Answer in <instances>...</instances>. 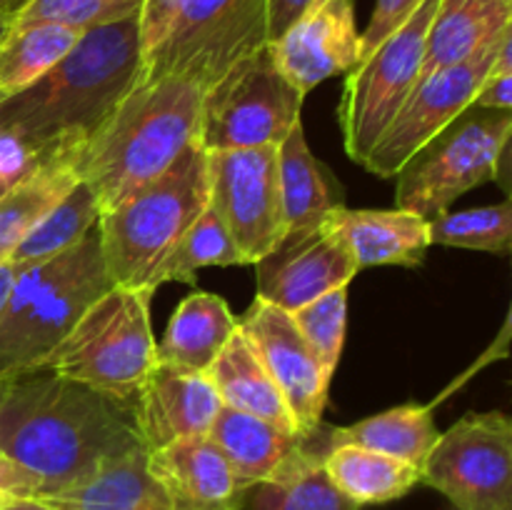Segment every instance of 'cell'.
<instances>
[{"label": "cell", "mask_w": 512, "mask_h": 510, "mask_svg": "<svg viewBox=\"0 0 512 510\" xmlns=\"http://www.w3.org/2000/svg\"><path fill=\"white\" fill-rule=\"evenodd\" d=\"M280 195H283L285 233L313 228L345 205L338 178L318 160L305 140L303 123L278 145Z\"/></svg>", "instance_id": "cell-24"}, {"label": "cell", "mask_w": 512, "mask_h": 510, "mask_svg": "<svg viewBox=\"0 0 512 510\" xmlns=\"http://www.w3.org/2000/svg\"><path fill=\"white\" fill-rule=\"evenodd\" d=\"M98 218V198L83 180H78L73 190L33 225V230L20 240L8 260L18 268L45 263V260L78 245L85 235L93 233L98 228Z\"/></svg>", "instance_id": "cell-30"}, {"label": "cell", "mask_w": 512, "mask_h": 510, "mask_svg": "<svg viewBox=\"0 0 512 510\" xmlns=\"http://www.w3.org/2000/svg\"><path fill=\"white\" fill-rule=\"evenodd\" d=\"M113 285L98 228L65 253L18 268L0 315V375L33 368Z\"/></svg>", "instance_id": "cell-5"}, {"label": "cell", "mask_w": 512, "mask_h": 510, "mask_svg": "<svg viewBox=\"0 0 512 510\" xmlns=\"http://www.w3.org/2000/svg\"><path fill=\"white\" fill-rule=\"evenodd\" d=\"M78 155L60 153L35 163L0 195V263L13 255L33 225L78 183Z\"/></svg>", "instance_id": "cell-26"}, {"label": "cell", "mask_w": 512, "mask_h": 510, "mask_svg": "<svg viewBox=\"0 0 512 510\" xmlns=\"http://www.w3.org/2000/svg\"><path fill=\"white\" fill-rule=\"evenodd\" d=\"M148 468L180 510H243L248 490L208 435L148 450Z\"/></svg>", "instance_id": "cell-18"}, {"label": "cell", "mask_w": 512, "mask_h": 510, "mask_svg": "<svg viewBox=\"0 0 512 510\" xmlns=\"http://www.w3.org/2000/svg\"><path fill=\"white\" fill-rule=\"evenodd\" d=\"M0 510H50V508L40 498H15L13 503H8Z\"/></svg>", "instance_id": "cell-41"}, {"label": "cell", "mask_w": 512, "mask_h": 510, "mask_svg": "<svg viewBox=\"0 0 512 510\" xmlns=\"http://www.w3.org/2000/svg\"><path fill=\"white\" fill-rule=\"evenodd\" d=\"M512 115L470 105L395 175V208L438 218L478 185L498 180L508 193Z\"/></svg>", "instance_id": "cell-7"}, {"label": "cell", "mask_w": 512, "mask_h": 510, "mask_svg": "<svg viewBox=\"0 0 512 510\" xmlns=\"http://www.w3.org/2000/svg\"><path fill=\"white\" fill-rule=\"evenodd\" d=\"M255 273L258 298L293 313L330 290L348 288L360 270L328 218L313 228L285 233L283 240L255 263Z\"/></svg>", "instance_id": "cell-15"}, {"label": "cell", "mask_w": 512, "mask_h": 510, "mask_svg": "<svg viewBox=\"0 0 512 510\" xmlns=\"http://www.w3.org/2000/svg\"><path fill=\"white\" fill-rule=\"evenodd\" d=\"M318 0H268V40L273 43L275 38L285 33L310 5Z\"/></svg>", "instance_id": "cell-39"}, {"label": "cell", "mask_w": 512, "mask_h": 510, "mask_svg": "<svg viewBox=\"0 0 512 510\" xmlns=\"http://www.w3.org/2000/svg\"><path fill=\"white\" fill-rule=\"evenodd\" d=\"M208 438L223 453L245 488H253L280 473L305 445V438L300 435L228 405L215 415Z\"/></svg>", "instance_id": "cell-22"}, {"label": "cell", "mask_w": 512, "mask_h": 510, "mask_svg": "<svg viewBox=\"0 0 512 510\" xmlns=\"http://www.w3.org/2000/svg\"><path fill=\"white\" fill-rule=\"evenodd\" d=\"M238 325L253 343L273 383L278 385L298 433L310 438L323 425L333 378L325 373L320 360L305 343L293 315L255 295Z\"/></svg>", "instance_id": "cell-14"}, {"label": "cell", "mask_w": 512, "mask_h": 510, "mask_svg": "<svg viewBox=\"0 0 512 510\" xmlns=\"http://www.w3.org/2000/svg\"><path fill=\"white\" fill-rule=\"evenodd\" d=\"M420 483L458 510H512V423L500 410L465 413L438 435Z\"/></svg>", "instance_id": "cell-11"}, {"label": "cell", "mask_w": 512, "mask_h": 510, "mask_svg": "<svg viewBox=\"0 0 512 510\" xmlns=\"http://www.w3.org/2000/svg\"><path fill=\"white\" fill-rule=\"evenodd\" d=\"M153 295L148 288L113 285L30 370H48L118 400H135L155 365Z\"/></svg>", "instance_id": "cell-6"}, {"label": "cell", "mask_w": 512, "mask_h": 510, "mask_svg": "<svg viewBox=\"0 0 512 510\" xmlns=\"http://www.w3.org/2000/svg\"><path fill=\"white\" fill-rule=\"evenodd\" d=\"M440 0H425L405 25L345 73L338 120L350 160L363 165L380 135L413 95L423 68L425 40Z\"/></svg>", "instance_id": "cell-10"}, {"label": "cell", "mask_w": 512, "mask_h": 510, "mask_svg": "<svg viewBox=\"0 0 512 510\" xmlns=\"http://www.w3.org/2000/svg\"><path fill=\"white\" fill-rule=\"evenodd\" d=\"M145 448L135 400H118L48 370L10 375L0 395V455L28 470L40 498Z\"/></svg>", "instance_id": "cell-1"}, {"label": "cell", "mask_w": 512, "mask_h": 510, "mask_svg": "<svg viewBox=\"0 0 512 510\" xmlns=\"http://www.w3.org/2000/svg\"><path fill=\"white\" fill-rule=\"evenodd\" d=\"M508 30H512V0H440L425 40L420 80L465 63Z\"/></svg>", "instance_id": "cell-20"}, {"label": "cell", "mask_w": 512, "mask_h": 510, "mask_svg": "<svg viewBox=\"0 0 512 510\" xmlns=\"http://www.w3.org/2000/svg\"><path fill=\"white\" fill-rule=\"evenodd\" d=\"M323 470L358 508L393 503L420 485V468L360 445H330L323 453Z\"/></svg>", "instance_id": "cell-28"}, {"label": "cell", "mask_w": 512, "mask_h": 510, "mask_svg": "<svg viewBox=\"0 0 512 510\" xmlns=\"http://www.w3.org/2000/svg\"><path fill=\"white\" fill-rule=\"evenodd\" d=\"M13 183H15V180H10V178H0V195H3L5 190H8L10 185H13Z\"/></svg>", "instance_id": "cell-44"}, {"label": "cell", "mask_w": 512, "mask_h": 510, "mask_svg": "<svg viewBox=\"0 0 512 510\" xmlns=\"http://www.w3.org/2000/svg\"><path fill=\"white\" fill-rule=\"evenodd\" d=\"M510 85H512V33L505 35L503 43H500L493 65H490L488 75H485L478 93H475L473 108L503 110V113H510L512 108Z\"/></svg>", "instance_id": "cell-36"}, {"label": "cell", "mask_w": 512, "mask_h": 510, "mask_svg": "<svg viewBox=\"0 0 512 510\" xmlns=\"http://www.w3.org/2000/svg\"><path fill=\"white\" fill-rule=\"evenodd\" d=\"M43 500L50 510H180L148 468V448L103 465L85 480Z\"/></svg>", "instance_id": "cell-21"}, {"label": "cell", "mask_w": 512, "mask_h": 510, "mask_svg": "<svg viewBox=\"0 0 512 510\" xmlns=\"http://www.w3.org/2000/svg\"><path fill=\"white\" fill-rule=\"evenodd\" d=\"M208 378L213 380L223 405L243 410V413L268 420V423L278 425V428L288 430V433L300 435L278 385L273 383L263 360L258 358L253 343L240 330V325L230 335L225 348L220 350L215 363L210 365Z\"/></svg>", "instance_id": "cell-25"}, {"label": "cell", "mask_w": 512, "mask_h": 510, "mask_svg": "<svg viewBox=\"0 0 512 510\" xmlns=\"http://www.w3.org/2000/svg\"><path fill=\"white\" fill-rule=\"evenodd\" d=\"M303 100L263 45L203 90L200 145L208 153L280 145L300 123Z\"/></svg>", "instance_id": "cell-8"}, {"label": "cell", "mask_w": 512, "mask_h": 510, "mask_svg": "<svg viewBox=\"0 0 512 510\" xmlns=\"http://www.w3.org/2000/svg\"><path fill=\"white\" fill-rule=\"evenodd\" d=\"M348 288L330 290L290 313L300 335L330 378L338 370L340 355H343L345 328H348Z\"/></svg>", "instance_id": "cell-35"}, {"label": "cell", "mask_w": 512, "mask_h": 510, "mask_svg": "<svg viewBox=\"0 0 512 510\" xmlns=\"http://www.w3.org/2000/svg\"><path fill=\"white\" fill-rule=\"evenodd\" d=\"M248 510H360L325 475L318 438H305L303 450L270 480L248 490Z\"/></svg>", "instance_id": "cell-29"}, {"label": "cell", "mask_w": 512, "mask_h": 510, "mask_svg": "<svg viewBox=\"0 0 512 510\" xmlns=\"http://www.w3.org/2000/svg\"><path fill=\"white\" fill-rule=\"evenodd\" d=\"M330 223L353 253L358 270L375 265H403L418 268L428 255L430 225L408 210H370L338 208Z\"/></svg>", "instance_id": "cell-19"}, {"label": "cell", "mask_w": 512, "mask_h": 510, "mask_svg": "<svg viewBox=\"0 0 512 510\" xmlns=\"http://www.w3.org/2000/svg\"><path fill=\"white\" fill-rule=\"evenodd\" d=\"M143 75L138 18L85 30L48 73L0 100V135L33 165L80 153Z\"/></svg>", "instance_id": "cell-2"}, {"label": "cell", "mask_w": 512, "mask_h": 510, "mask_svg": "<svg viewBox=\"0 0 512 510\" xmlns=\"http://www.w3.org/2000/svg\"><path fill=\"white\" fill-rule=\"evenodd\" d=\"M270 45L275 65L300 95L345 75L360 60L353 0H318Z\"/></svg>", "instance_id": "cell-16"}, {"label": "cell", "mask_w": 512, "mask_h": 510, "mask_svg": "<svg viewBox=\"0 0 512 510\" xmlns=\"http://www.w3.org/2000/svg\"><path fill=\"white\" fill-rule=\"evenodd\" d=\"M15 275H18V265H13L10 260L0 263V315H3L5 303L10 298V290H13Z\"/></svg>", "instance_id": "cell-40"}, {"label": "cell", "mask_w": 512, "mask_h": 510, "mask_svg": "<svg viewBox=\"0 0 512 510\" xmlns=\"http://www.w3.org/2000/svg\"><path fill=\"white\" fill-rule=\"evenodd\" d=\"M10 33V18L5 13H0V45H3V40L8 38Z\"/></svg>", "instance_id": "cell-43"}, {"label": "cell", "mask_w": 512, "mask_h": 510, "mask_svg": "<svg viewBox=\"0 0 512 510\" xmlns=\"http://www.w3.org/2000/svg\"><path fill=\"white\" fill-rule=\"evenodd\" d=\"M425 0H378L368 28L360 33V60L368 58L388 35H393ZM358 60V63H360Z\"/></svg>", "instance_id": "cell-37"}, {"label": "cell", "mask_w": 512, "mask_h": 510, "mask_svg": "<svg viewBox=\"0 0 512 510\" xmlns=\"http://www.w3.org/2000/svg\"><path fill=\"white\" fill-rule=\"evenodd\" d=\"M200 103L193 80L143 75L78 155V175L100 210L158 178L198 140Z\"/></svg>", "instance_id": "cell-3"}, {"label": "cell", "mask_w": 512, "mask_h": 510, "mask_svg": "<svg viewBox=\"0 0 512 510\" xmlns=\"http://www.w3.org/2000/svg\"><path fill=\"white\" fill-rule=\"evenodd\" d=\"M23 3H25V0H0V13H5L10 20H13V15L18 13L20 5H23Z\"/></svg>", "instance_id": "cell-42"}, {"label": "cell", "mask_w": 512, "mask_h": 510, "mask_svg": "<svg viewBox=\"0 0 512 510\" xmlns=\"http://www.w3.org/2000/svg\"><path fill=\"white\" fill-rule=\"evenodd\" d=\"M438 435L440 430L435 428L433 405L418 403L395 405V408L370 415V418L345 425V428L320 425L325 450L330 445H360V448L378 450V453L405 460L415 468H423Z\"/></svg>", "instance_id": "cell-27"}, {"label": "cell", "mask_w": 512, "mask_h": 510, "mask_svg": "<svg viewBox=\"0 0 512 510\" xmlns=\"http://www.w3.org/2000/svg\"><path fill=\"white\" fill-rule=\"evenodd\" d=\"M183 0H145L140 10V43H143V58L165 38L173 25Z\"/></svg>", "instance_id": "cell-38"}, {"label": "cell", "mask_w": 512, "mask_h": 510, "mask_svg": "<svg viewBox=\"0 0 512 510\" xmlns=\"http://www.w3.org/2000/svg\"><path fill=\"white\" fill-rule=\"evenodd\" d=\"M208 200V150L195 140L165 173L100 210V250L113 283L153 290L150 278L158 263Z\"/></svg>", "instance_id": "cell-4"}, {"label": "cell", "mask_w": 512, "mask_h": 510, "mask_svg": "<svg viewBox=\"0 0 512 510\" xmlns=\"http://www.w3.org/2000/svg\"><path fill=\"white\" fill-rule=\"evenodd\" d=\"M208 205L233 238L245 265H255L285 235L278 145L208 153Z\"/></svg>", "instance_id": "cell-12"}, {"label": "cell", "mask_w": 512, "mask_h": 510, "mask_svg": "<svg viewBox=\"0 0 512 510\" xmlns=\"http://www.w3.org/2000/svg\"><path fill=\"white\" fill-rule=\"evenodd\" d=\"M510 33L512 30L505 35ZM503 38H498L493 45L480 50L465 63L450 65V68H443L420 80L418 88L413 90V95L405 100L400 113L388 125V130L373 145L363 168H368L370 173L383 180L395 178L400 168L420 148H425L458 115H463L475 103V93L488 75Z\"/></svg>", "instance_id": "cell-13"}, {"label": "cell", "mask_w": 512, "mask_h": 510, "mask_svg": "<svg viewBox=\"0 0 512 510\" xmlns=\"http://www.w3.org/2000/svg\"><path fill=\"white\" fill-rule=\"evenodd\" d=\"M268 43V0H183L165 38L145 55V75H175L205 90Z\"/></svg>", "instance_id": "cell-9"}, {"label": "cell", "mask_w": 512, "mask_h": 510, "mask_svg": "<svg viewBox=\"0 0 512 510\" xmlns=\"http://www.w3.org/2000/svg\"><path fill=\"white\" fill-rule=\"evenodd\" d=\"M430 243L448 248L480 250V253L508 255L512 248V205L510 198L495 205L470 210H445L428 220Z\"/></svg>", "instance_id": "cell-33"}, {"label": "cell", "mask_w": 512, "mask_h": 510, "mask_svg": "<svg viewBox=\"0 0 512 510\" xmlns=\"http://www.w3.org/2000/svg\"><path fill=\"white\" fill-rule=\"evenodd\" d=\"M143 3L145 0H25L10 20V28L50 23L85 33L118 20L140 18Z\"/></svg>", "instance_id": "cell-34"}, {"label": "cell", "mask_w": 512, "mask_h": 510, "mask_svg": "<svg viewBox=\"0 0 512 510\" xmlns=\"http://www.w3.org/2000/svg\"><path fill=\"white\" fill-rule=\"evenodd\" d=\"M83 33L63 25H25L10 28L8 38L0 45V100L20 93L30 83L48 73Z\"/></svg>", "instance_id": "cell-31"}, {"label": "cell", "mask_w": 512, "mask_h": 510, "mask_svg": "<svg viewBox=\"0 0 512 510\" xmlns=\"http://www.w3.org/2000/svg\"><path fill=\"white\" fill-rule=\"evenodd\" d=\"M238 330V318L220 295L195 290L173 310L160 343H155V363L188 373H208L210 365Z\"/></svg>", "instance_id": "cell-23"}, {"label": "cell", "mask_w": 512, "mask_h": 510, "mask_svg": "<svg viewBox=\"0 0 512 510\" xmlns=\"http://www.w3.org/2000/svg\"><path fill=\"white\" fill-rule=\"evenodd\" d=\"M210 265H245V258L235 248L233 238L225 225L215 215V210L205 208L193 225L180 235L178 243L168 250L155 268L150 285L158 290L163 283H195V273Z\"/></svg>", "instance_id": "cell-32"}, {"label": "cell", "mask_w": 512, "mask_h": 510, "mask_svg": "<svg viewBox=\"0 0 512 510\" xmlns=\"http://www.w3.org/2000/svg\"><path fill=\"white\" fill-rule=\"evenodd\" d=\"M5 383H8V375H0V395H3V388Z\"/></svg>", "instance_id": "cell-45"}, {"label": "cell", "mask_w": 512, "mask_h": 510, "mask_svg": "<svg viewBox=\"0 0 512 510\" xmlns=\"http://www.w3.org/2000/svg\"><path fill=\"white\" fill-rule=\"evenodd\" d=\"M135 408L143 445L158 450L175 440L208 435L223 400L208 373H188L155 363L135 398Z\"/></svg>", "instance_id": "cell-17"}]
</instances>
